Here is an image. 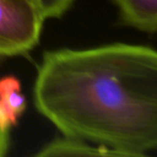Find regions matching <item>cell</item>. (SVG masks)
Wrapping results in <instances>:
<instances>
[{"label":"cell","instance_id":"obj_6","mask_svg":"<svg viewBox=\"0 0 157 157\" xmlns=\"http://www.w3.org/2000/svg\"><path fill=\"white\" fill-rule=\"evenodd\" d=\"M45 19L59 18L72 6L75 0H34Z\"/></svg>","mask_w":157,"mask_h":157},{"label":"cell","instance_id":"obj_4","mask_svg":"<svg viewBox=\"0 0 157 157\" xmlns=\"http://www.w3.org/2000/svg\"><path fill=\"white\" fill-rule=\"evenodd\" d=\"M124 25L140 31L157 32V0H113Z\"/></svg>","mask_w":157,"mask_h":157},{"label":"cell","instance_id":"obj_3","mask_svg":"<svg viewBox=\"0 0 157 157\" xmlns=\"http://www.w3.org/2000/svg\"><path fill=\"white\" fill-rule=\"evenodd\" d=\"M33 157H151L144 152L91 145L70 138L57 139L46 144Z\"/></svg>","mask_w":157,"mask_h":157},{"label":"cell","instance_id":"obj_5","mask_svg":"<svg viewBox=\"0 0 157 157\" xmlns=\"http://www.w3.org/2000/svg\"><path fill=\"white\" fill-rule=\"evenodd\" d=\"M0 104L8 113L12 125H16L18 118L26 109V99L21 92L19 82L13 77L0 79Z\"/></svg>","mask_w":157,"mask_h":157},{"label":"cell","instance_id":"obj_8","mask_svg":"<svg viewBox=\"0 0 157 157\" xmlns=\"http://www.w3.org/2000/svg\"><path fill=\"white\" fill-rule=\"evenodd\" d=\"M33 1H34V0H33ZM34 3H35V2H34Z\"/></svg>","mask_w":157,"mask_h":157},{"label":"cell","instance_id":"obj_2","mask_svg":"<svg viewBox=\"0 0 157 157\" xmlns=\"http://www.w3.org/2000/svg\"><path fill=\"white\" fill-rule=\"evenodd\" d=\"M45 21L33 0H0V58L29 54Z\"/></svg>","mask_w":157,"mask_h":157},{"label":"cell","instance_id":"obj_1","mask_svg":"<svg viewBox=\"0 0 157 157\" xmlns=\"http://www.w3.org/2000/svg\"><path fill=\"white\" fill-rule=\"evenodd\" d=\"M33 101L65 138L128 151L157 149V50L123 43L48 50Z\"/></svg>","mask_w":157,"mask_h":157},{"label":"cell","instance_id":"obj_7","mask_svg":"<svg viewBox=\"0 0 157 157\" xmlns=\"http://www.w3.org/2000/svg\"><path fill=\"white\" fill-rule=\"evenodd\" d=\"M9 132L8 129H3L0 127V157H6L9 149Z\"/></svg>","mask_w":157,"mask_h":157}]
</instances>
